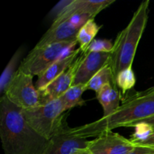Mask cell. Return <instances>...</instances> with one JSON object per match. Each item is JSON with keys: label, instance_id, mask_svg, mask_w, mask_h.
<instances>
[{"label": "cell", "instance_id": "9a60e30c", "mask_svg": "<svg viewBox=\"0 0 154 154\" xmlns=\"http://www.w3.org/2000/svg\"><path fill=\"white\" fill-rule=\"evenodd\" d=\"M101 28L102 26L98 25L94 19L89 20L81 26L77 35V42L79 44L81 52L84 53L87 50Z\"/></svg>", "mask_w": 154, "mask_h": 154}, {"label": "cell", "instance_id": "d6986e66", "mask_svg": "<svg viewBox=\"0 0 154 154\" xmlns=\"http://www.w3.org/2000/svg\"><path fill=\"white\" fill-rule=\"evenodd\" d=\"M115 82L116 86L121 90L123 95L132 90L136 83V78L132 66L121 71L116 77Z\"/></svg>", "mask_w": 154, "mask_h": 154}, {"label": "cell", "instance_id": "7c38bea8", "mask_svg": "<svg viewBox=\"0 0 154 154\" xmlns=\"http://www.w3.org/2000/svg\"><path fill=\"white\" fill-rule=\"evenodd\" d=\"M114 2L115 0H74L53 22L66 20L75 15H87L94 19L99 12Z\"/></svg>", "mask_w": 154, "mask_h": 154}, {"label": "cell", "instance_id": "9c48e42d", "mask_svg": "<svg viewBox=\"0 0 154 154\" xmlns=\"http://www.w3.org/2000/svg\"><path fill=\"white\" fill-rule=\"evenodd\" d=\"M135 147L131 139L108 131L90 141L87 149L92 154H129Z\"/></svg>", "mask_w": 154, "mask_h": 154}, {"label": "cell", "instance_id": "277c9868", "mask_svg": "<svg viewBox=\"0 0 154 154\" xmlns=\"http://www.w3.org/2000/svg\"><path fill=\"white\" fill-rule=\"evenodd\" d=\"M66 111L64 104L59 98L33 108L22 110V112L27 123L38 134L48 141L66 122L64 113Z\"/></svg>", "mask_w": 154, "mask_h": 154}, {"label": "cell", "instance_id": "ac0fdd59", "mask_svg": "<svg viewBox=\"0 0 154 154\" xmlns=\"http://www.w3.org/2000/svg\"><path fill=\"white\" fill-rule=\"evenodd\" d=\"M21 55H22V50H17L13 55V57L11 58L10 61L8 62L3 72L2 73L1 77H0V93H1L2 96H4L5 92L10 85L11 82L14 78L15 75L17 72L18 69H17V67L20 60Z\"/></svg>", "mask_w": 154, "mask_h": 154}, {"label": "cell", "instance_id": "8992f818", "mask_svg": "<svg viewBox=\"0 0 154 154\" xmlns=\"http://www.w3.org/2000/svg\"><path fill=\"white\" fill-rule=\"evenodd\" d=\"M4 96L21 110L41 105L40 93L33 84V76L18 70Z\"/></svg>", "mask_w": 154, "mask_h": 154}, {"label": "cell", "instance_id": "7a4b0ae2", "mask_svg": "<svg viewBox=\"0 0 154 154\" xmlns=\"http://www.w3.org/2000/svg\"><path fill=\"white\" fill-rule=\"evenodd\" d=\"M154 115V88L136 93L128 97L118 109L106 117L93 123L72 128V132L84 138L97 137L100 134L120 127H134L140 120Z\"/></svg>", "mask_w": 154, "mask_h": 154}, {"label": "cell", "instance_id": "ba28073f", "mask_svg": "<svg viewBox=\"0 0 154 154\" xmlns=\"http://www.w3.org/2000/svg\"><path fill=\"white\" fill-rule=\"evenodd\" d=\"M90 141L72 132L66 121L60 130L48 140L43 154H72L80 149L88 147Z\"/></svg>", "mask_w": 154, "mask_h": 154}, {"label": "cell", "instance_id": "2e32d148", "mask_svg": "<svg viewBox=\"0 0 154 154\" xmlns=\"http://www.w3.org/2000/svg\"><path fill=\"white\" fill-rule=\"evenodd\" d=\"M106 84H111L117 87L112 69L109 64L104 66L91 78L87 84V90H93L96 93Z\"/></svg>", "mask_w": 154, "mask_h": 154}, {"label": "cell", "instance_id": "6da1fadb", "mask_svg": "<svg viewBox=\"0 0 154 154\" xmlns=\"http://www.w3.org/2000/svg\"><path fill=\"white\" fill-rule=\"evenodd\" d=\"M0 137L5 154H43L48 141L27 123L22 110L5 96L0 99Z\"/></svg>", "mask_w": 154, "mask_h": 154}, {"label": "cell", "instance_id": "ffe728a7", "mask_svg": "<svg viewBox=\"0 0 154 154\" xmlns=\"http://www.w3.org/2000/svg\"><path fill=\"white\" fill-rule=\"evenodd\" d=\"M114 44L108 39H94L84 53H111Z\"/></svg>", "mask_w": 154, "mask_h": 154}, {"label": "cell", "instance_id": "e0dca14e", "mask_svg": "<svg viewBox=\"0 0 154 154\" xmlns=\"http://www.w3.org/2000/svg\"><path fill=\"white\" fill-rule=\"evenodd\" d=\"M86 90H87V84L72 85L64 94L62 95L60 99L64 104L66 110L84 105L85 101L82 99V95Z\"/></svg>", "mask_w": 154, "mask_h": 154}, {"label": "cell", "instance_id": "8fae6325", "mask_svg": "<svg viewBox=\"0 0 154 154\" xmlns=\"http://www.w3.org/2000/svg\"><path fill=\"white\" fill-rule=\"evenodd\" d=\"M81 60H82V54L78 57L75 63L67 70L65 71L54 81L50 83L45 89L39 91L41 104L53 100V99H59L72 87L77 69L81 63Z\"/></svg>", "mask_w": 154, "mask_h": 154}, {"label": "cell", "instance_id": "30bf717a", "mask_svg": "<svg viewBox=\"0 0 154 154\" xmlns=\"http://www.w3.org/2000/svg\"><path fill=\"white\" fill-rule=\"evenodd\" d=\"M82 60L77 69L72 85L87 84L91 78L109 64L111 53H81Z\"/></svg>", "mask_w": 154, "mask_h": 154}, {"label": "cell", "instance_id": "3957f363", "mask_svg": "<svg viewBox=\"0 0 154 154\" xmlns=\"http://www.w3.org/2000/svg\"><path fill=\"white\" fill-rule=\"evenodd\" d=\"M150 1H143L129 24L117 35L109 60L114 79L121 71L132 66L137 48L148 21Z\"/></svg>", "mask_w": 154, "mask_h": 154}, {"label": "cell", "instance_id": "7402d4cb", "mask_svg": "<svg viewBox=\"0 0 154 154\" xmlns=\"http://www.w3.org/2000/svg\"><path fill=\"white\" fill-rule=\"evenodd\" d=\"M135 145L154 147V132L141 140H131Z\"/></svg>", "mask_w": 154, "mask_h": 154}, {"label": "cell", "instance_id": "4fadbf2b", "mask_svg": "<svg viewBox=\"0 0 154 154\" xmlns=\"http://www.w3.org/2000/svg\"><path fill=\"white\" fill-rule=\"evenodd\" d=\"M81 49L73 50L68 53L67 55L63 56L61 58L53 63L52 65L44 70L38 76V81H36L35 87L38 91L45 89L50 83L58 78L60 75L67 70L79 57Z\"/></svg>", "mask_w": 154, "mask_h": 154}, {"label": "cell", "instance_id": "d4e9b609", "mask_svg": "<svg viewBox=\"0 0 154 154\" xmlns=\"http://www.w3.org/2000/svg\"><path fill=\"white\" fill-rule=\"evenodd\" d=\"M72 154H92V153L88 150V149L86 148V149H80V150L74 152Z\"/></svg>", "mask_w": 154, "mask_h": 154}, {"label": "cell", "instance_id": "5bb4252c", "mask_svg": "<svg viewBox=\"0 0 154 154\" xmlns=\"http://www.w3.org/2000/svg\"><path fill=\"white\" fill-rule=\"evenodd\" d=\"M96 94V99L103 108L102 117L112 114L120 106L121 95L117 91V87L111 84L104 86Z\"/></svg>", "mask_w": 154, "mask_h": 154}, {"label": "cell", "instance_id": "52a82bcc", "mask_svg": "<svg viewBox=\"0 0 154 154\" xmlns=\"http://www.w3.org/2000/svg\"><path fill=\"white\" fill-rule=\"evenodd\" d=\"M90 19L93 18L87 15H75L66 20L54 21L35 47L41 48L51 44L77 42L80 29Z\"/></svg>", "mask_w": 154, "mask_h": 154}, {"label": "cell", "instance_id": "5b68a950", "mask_svg": "<svg viewBox=\"0 0 154 154\" xmlns=\"http://www.w3.org/2000/svg\"><path fill=\"white\" fill-rule=\"evenodd\" d=\"M78 42L51 44L46 46L35 47L21 62L18 71L28 75L38 76L44 70L63 57V54L74 48Z\"/></svg>", "mask_w": 154, "mask_h": 154}, {"label": "cell", "instance_id": "cb8c5ba5", "mask_svg": "<svg viewBox=\"0 0 154 154\" xmlns=\"http://www.w3.org/2000/svg\"><path fill=\"white\" fill-rule=\"evenodd\" d=\"M138 124H144V126H146L147 127V129L150 131H151L152 132H154V115L151 116V117H149L147 118L143 119V120H140L139 122L136 123L134 127L137 126Z\"/></svg>", "mask_w": 154, "mask_h": 154}, {"label": "cell", "instance_id": "484cf974", "mask_svg": "<svg viewBox=\"0 0 154 154\" xmlns=\"http://www.w3.org/2000/svg\"><path fill=\"white\" fill-rule=\"evenodd\" d=\"M153 88H154V86H153Z\"/></svg>", "mask_w": 154, "mask_h": 154}, {"label": "cell", "instance_id": "44dd1931", "mask_svg": "<svg viewBox=\"0 0 154 154\" xmlns=\"http://www.w3.org/2000/svg\"><path fill=\"white\" fill-rule=\"evenodd\" d=\"M74 0H62L59 2L55 6L52 8L49 14L50 17L52 18L54 20H55L57 17L60 15V14L72 3ZM53 20V21H54Z\"/></svg>", "mask_w": 154, "mask_h": 154}, {"label": "cell", "instance_id": "603a6c76", "mask_svg": "<svg viewBox=\"0 0 154 154\" xmlns=\"http://www.w3.org/2000/svg\"><path fill=\"white\" fill-rule=\"evenodd\" d=\"M129 154H154V147L135 145L133 150Z\"/></svg>", "mask_w": 154, "mask_h": 154}]
</instances>
